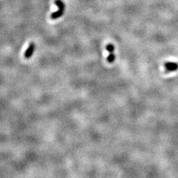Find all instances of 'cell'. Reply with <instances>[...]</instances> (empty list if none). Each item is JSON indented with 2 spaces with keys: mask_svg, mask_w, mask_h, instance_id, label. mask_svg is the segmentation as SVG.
<instances>
[{
  "mask_svg": "<svg viewBox=\"0 0 178 178\" xmlns=\"http://www.w3.org/2000/svg\"><path fill=\"white\" fill-rule=\"evenodd\" d=\"M106 50L108 51L109 53L114 52V50H115V47L112 44H107L106 46Z\"/></svg>",
  "mask_w": 178,
  "mask_h": 178,
  "instance_id": "cell-5",
  "label": "cell"
},
{
  "mask_svg": "<svg viewBox=\"0 0 178 178\" xmlns=\"http://www.w3.org/2000/svg\"><path fill=\"white\" fill-rule=\"evenodd\" d=\"M164 67L165 68L166 72H172L178 69V63L176 62H167L164 64Z\"/></svg>",
  "mask_w": 178,
  "mask_h": 178,
  "instance_id": "cell-2",
  "label": "cell"
},
{
  "mask_svg": "<svg viewBox=\"0 0 178 178\" xmlns=\"http://www.w3.org/2000/svg\"><path fill=\"white\" fill-rule=\"evenodd\" d=\"M35 50V43H31L30 44L28 48L26 49V52L25 53V57L26 59H30V57H32V54H34Z\"/></svg>",
  "mask_w": 178,
  "mask_h": 178,
  "instance_id": "cell-3",
  "label": "cell"
},
{
  "mask_svg": "<svg viewBox=\"0 0 178 178\" xmlns=\"http://www.w3.org/2000/svg\"><path fill=\"white\" fill-rule=\"evenodd\" d=\"M115 60V55L114 54V52H111L109 53V54L108 55V56L107 57V61L108 63H113Z\"/></svg>",
  "mask_w": 178,
  "mask_h": 178,
  "instance_id": "cell-4",
  "label": "cell"
},
{
  "mask_svg": "<svg viewBox=\"0 0 178 178\" xmlns=\"http://www.w3.org/2000/svg\"><path fill=\"white\" fill-rule=\"evenodd\" d=\"M55 3L58 7V11L52 13L51 15V19L53 20L61 17L63 15L65 8H66V5L61 0H55Z\"/></svg>",
  "mask_w": 178,
  "mask_h": 178,
  "instance_id": "cell-1",
  "label": "cell"
}]
</instances>
